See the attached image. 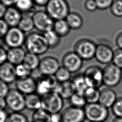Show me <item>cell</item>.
<instances>
[{
  "label": "cell",
  "mask_w": 122,
  "mask_h": 122,
  "mask_svg": "<svg viewBox=\"0 0 122 122\" xmlns=\"http://www.w3.org/2000/svg\"><path fill=\"white\" fill-rule=\"evenodd\" d=\"M5 98L7 108L11 112H21L25 109V95L15 88L10 89Z\"/></svg>",
  "instance_id": "8992f818"
},
{
  "label": "cell",
  "mask_w": 122,
  "mask_h": 122,
  "mask_svg": "<svg viewBox=\"0 0 122 122\" xmlns=\"http://www.w3.org/2000/svg\"><path fill=\"white\" fill-rule=\"evenodd\" d=\"M23 14L14 6L7 8L3 19L10 27H18Z\"/></svg>",
  "instance_id": "ac0fdd59"
},
{
  "label": "cell",
  "mask_w": 122,
  "mask_h": 122,
  "mask_svg": "<svg viewBox=\"0 0 122 122\" xmlns=\"http://www.w3.org/2000/svg\"><path fill=\"white\" fill-rule=\"evenodd\" d=\"M60 67L57 58L52 56H46L41 59L39 68L43 75H54Z\"/></svg>",
  "instance_id": "5bb4252c"
},
{
  "label": "cell",
  "mask_w": 122,
  "mask_h": 122,
  "mask_svg": "<svg viewBox=\"0 0 122 122\" xmlns=\"http://www.w3.org/2000/svg\"><path fill=\"white\" fill-rule=\"evenodd\" d=\"M7 61V50L0 45V65Z\"/></svg>",
  "instance_id": "ee69618b"
},
{
  "label": "cell",
  "mask_w": 122,
  "mask_h": 122,
  "mask_svg": "<svg viewBox=\"0 0 122 122\" xmlns=\"http://www.w3.org/2000/svg\"><path fill=\"white\" fill-rule=\"evenodd\" d=\"M61 113L62 122H83L86 119L83 108L71 105L62 110Z\"/></svg>",
  "instance_id": "7c38bea8"
},
{
  "label": "cell",
  "mask_w": 122,
  "mask_h": 122,
  "mask_svg": "<svg viewBox=\"0 0 122 122\" xmlns=\"http://www.w3.org/2000/svg\"><path fill=\"white\" fill-rule=\"evenodd\" d=\"M5 122H29L28 117L21 112L9 113Z\"/></svg>",
  "instance_id": "836d02e7"
},
{
  "label": "cell",
  "mask_w": 122,
  "mask_h": 122,
  "mask_svg": "<svg viewBox=\"0 0 122 122\" xmlns=\"http://www.w3.org/2000/svg\"><path fill=\"white\" fill-rule=\"evenodd\" d=\"M111 108L115 117H122V97L118 98Z\"/></svg>",
  "instance_id": "8d00e7d4"
},
{
  "label": "cell",
  "mask_w": 122,
  "mask_h": 122,
  "mask_svg": "<svg viewBox=\"0 0 122 122\" xmlns=\"http://www.w3.org/2000/svg\"><path fill=\"white\" fill-rule=\"evenodd\" d=\"M112 63L122 69V49L118 48L114 51Z\"/></svg>",
  "instance_id": "74e56055"
},
{
  "label": "cell",
  "mask_w": 122,
  "mask_h": 122,
  "mask_svg": "<svg viewBox=\"0 0 122 122\" xmlns=\"http://www.w3.org/2000/svg\"><path fill=\"white\" fill-rule=\"evenodd\" d=\"M51 122H62L61 113H55L51 114Z\"/></svg>",
  "instance_id": "f6af8a7d"
},
{
  "label": "cell",
  "mask_w": 122,
  "mask_h": 122,
  "mask_svg": "<svg viewBox=\"0 0 122 122\" xmlns=\"http://www.w3.org/2000/svg\"><path fill=\"white\" fill-rule=\"evenodd\" d=\"M63 99L69 98L75 92V90L71 80L59 82L54 90Z\"/></svg>",
  "instance_id": "44dd1931"
},
{
  "label": "cell",
  "mask_w": 122,
  "mask_h": 122,
  "mask_svg": "<svg viewBox=\"0 0 122 122\" xmlns=\"http://www.w3.org/2000/svg\"><path fill=\"white\" fill-rule=\"evenodd\" d=\"M86 119L92 122H103L109 115L108 109L99 102L87 103L83 108Z\"/></svg>",
  "instance_id": "3957f363"
},
{
  "label": "cell",
  "mask_w": 122,
  "mask_h": 122,
  "mask_svg": "<svg viewBox=\"0 0 122 122\" xmlns=\"http://www.w3.org/2000/svg\"><path fill=\"white\" fill-rule=\"evenodd\" d=\"M14 6L22 14H29L35 11V6L33 0H17Z\"/></svg>",
  "instance_id": "cb8c5ba5"
},
{
  "label": "cell",
  "mask_w": 122,
  "mask_h": 122,
  "mask_svg": "<svg viewBox=\"0 0 122 122\" xmlns=\"http://www.w3.org/2000/svg\"></svg>",
  "instance_id": "11a10c76"
},
{
  "label": "cell",
  "mask_w": 122,
  "mask_h": 122,
  "mask_svg": "<svg viewBox=\"0 0 122 122\" xmlns=\"http://www.w3.org/2000/svg\"><path fill=\"white\" fill-rule=\"evenodd\" d=\"M15 69L17 78H25L30 76L31 71L23 63L15 66Z\"/></svg>",
  "instance_id": "d590c367"
},
{
  "label": "cell",
  "mask_w": 122,
  "mask_h": 122,
  "mask_svg": "<svg viewBox=\"0 0 122 122\" xmlns=\"http://www.w3.org/2000/svg\"><path fill=\"white\" fill-rule=\"evenodd\" d=\"M115 42L118 48L122 49V32H121L117 35L116 38Z\"/></svg>",
  "instance_id": "7dc6e473"
},
{
  "label": "cell",
  "mask_w": 122,
  "mask_h": 122,
  "mask_svg": "<svg viewBox=\"0 0 122 122\" xmlns=\"http://www.w3.org/2000/svg\"><path fill=\"white\" fill-rule=\"evenodd\" d=\"M9 84L0 79V97H5L10 90Z\"/></svg>",
  "instance_id": "60d3db41"
},
{
  "label": "cell",
  "mask_w": 122,
  "mask_h": 122,
  "mask_svg": "<svg viewBox=\"0 0 122 122\" xmlns=\"http://www.w3.org/2000/svg\"><path fill=\"white\" fill-rule=\"evenodd\" d=\"M71 81L73 84L75 92L83 94L85 91L88 87L82 74H78L75 75Z\"/></svg>",
  "instance_id": "83f0119b"
},
{
  "label": "cell",
  "mask_w": 122,
  "mask_h": 122,
  "mask_svg": "<svg viewBox=\"0 0 122 122\" xmlns=\"http://www.w3.org/2000/svg\"><path fill=\"white\" fill-rule=\"evenodd\" d=\"M88 87L100 88L103 84L102 69L96 65L87 67L83 73Z\"/></svg>",
  "instance_id": "30bf717a"
},
{
  "label": "cell",
  "mask_w": 122,
  "mask_h": 122,
  "mask_svg": "<svg viewBox=\"0 0 122 122\" xmlns=\"http://www.w3.org/2000/svg\"><path fill=\"white\" fill-rule=\"evenodd\" d=\"M69 100L71 105L75 107L84 108L87 104L83 95L77 92H75Z\"/></svg>",
  "instance_id": "1f68e13d"
},
{
  "label": "cell",
  "mask_w": 122,
  "mask_h": 122,
  "mask_svg": "<svg viewBox=\"0 0 122 122\" xmlns=\"http://www.w3.org/2000/svg\"></svg>",
  "instance_id": "9f6ffc18"
},
{
  "label": "cell",
  "mask_w": 122,
  "mask_h": 122,
  "mask_svg": "<svg viewBox=\"0 0 122 122\" xmlns=\"http://www.w3.org/2000/svg\"><path fill=\"white\" fill-rule=\"evenodd\" d=\"M110 10L112 15L116 17H122V0H114Z\"/></svg>",
  "instance_id": "e575fe53"
},
{
  "label": "cell",
  "mask_w": 122,
  "mask_h": 122,
  "mask_svg": "<svg viewBox=\"0 0 122 122\" xmlns=\"http://www.w3.org/2000/svg\"><path fill=\"white\" fill-rule=\"evenodd\" d=\"M50 0H33L35 5L39 7H45Z\"/></svg>",
  "instance_id": "c3c4849f"
},
{
  "label": "cell",
  "mask_w": 122,
  "mask_h": 122,
  "mask_svg": "<svg viewBox=\"0 0 122 122\" xmlns=\"http://www.w3.org/2000/svg\"><path fill=\"white\" fill-rule=\"evenodd\" d=\"M1 41H3V38H2L0 37V45H1Z\"/></svg>",
  "instance_id": "db71d44e"
},
{
  "label": "cell",
  "mask_w": 122,
  "mask_h": 122,
  "mask_svg": "<svg viewBox=\"0 0 122 122\" xmlns=\"http://www.w3.org/2000/svg\"><path fill=\"white\" fill-rule=\"evenodd\" d=\"M26 51L23 48H8L7 50V61L16 66L22 63Z\"/></svg>",
  "instance_id": "ffe728a7"
},
{
  "label": "cell",
  "mask_w": 122,
  "mask_h": 122,
  "mask_svg": "<svg viewBox=\"0 0 122 122\" xmlns=\"http://www.w3.org/2000/svg\"><path fill=\"white\" fill-rule=\"evenodd\" d=\"M10 27L3 18L0 19V37L3 38L5 36Z\"/></svg>",
  "instance_id": "b9f144b4"
},
{
  "label": "cell",
  "mask_w": 122,
  "mask_h": 122,
  "mask_svg": "<svg viewBox=\"0 0 122 122\" xmlns=\"http://www.w3.org/2000/svg\"><path fill=\"white\" fill-rule=\"evenodd\" d=\"M18 27L25 33L31 32L35 28L32 15L23 14Z\"/></svg>",
  "instance_id": "d4e9b609"
},
{
  "label": "cell",
  "mask_w": 122,
  "mask_h": 122,
  "mask_svg": "<svg viewBox=\"0 0 122 122\" xmlns=\"http://www.w3.org/2000/svg\"><path fill=\"white\" fill-rule=\"evenodd\" d=\"M17 0H0V2L2 3L7 7L14 6Z\"/></svg>",
  "instance_id": "681fc988"
},
{
  "label": "cell",
  "mask_w": 122,
  "mask_h": 122,
  "mask_svg": "<svg viewBox=\"0 0 122 122\" xmlns=\"http://www.w3.org/2000/svg\"><path fill=\"white\" fill-rule=\"evenodd\" d=\"M97 44L92 41L88 39L78 40L74 44V51L82 60H91L95 56Z\"/></svg>",
  "instance_id": "5b68a950"
},
{
  "label": "cell",
  "mask_w": 122,
  "mask_h": 122,
  "mask_svg": "<svg viewBox=\"0 0 122 122\" xmlns=\"http://www.w3.org/2000/svg\"><path fill=\"white\" fill-rule=\"evenodd\" d=\"M34 28L38 31L44 33L53 29L54 20L45 10H38L32 14Z\"/></svg>",
  "instance_id": "9c48e42d"
},
{
  "label": "cell",
  "mask_w": 122,
  "mask_h": 122,
  "mask_svg": "<svg viewBox=\"0 0 122 122\" xmlns=\"http://www.w3.org/2000/svg\"><path fill=\"white\" fill-rule=\"evenodd\" d=\"M25 109L35 111L42 108L41 96L36 92L25 95Z\"/></svg>",
  "instance_id": "7402d4cb"
},
{
  "label": "cell",
  "mask_w": 122,
  "mask_h": 122,
  "mask_svg": "<svg viewBox=\"0 0 122 122\" xmlns=\"http://www.w3.org/2000/svg\"><path fill=\"white\" fill-rule=\"evenodd\" d=\"M40 61L39 55L26 51L23 63L29 70L32 71L39 67Z\"/></svg>",
  "instance_id": "4316f807"
},
{
  "label": "cell",
  "mask_w": 122,
  "mask_h": 122,
  "mask_svg": "<svg viewBox=\"0 0 122 122\" xmlns=\"http://www.w3.org/2000/svg\"><path fill=\"white\" fill-rule=\"evenodd\" d=\"M7 108L5 97H0V109H5Z\"/></svg>",
  "instance_id": "816d5d0a"
},
{
  "label": "cell",
  "mask_w": 122,
  "mask_h": 122,
  "mask_svg": "<svg viewBox=\"0 0 122 122\" xmlns=\"http://www.w3.org/2000/svg\"><path fill=\"white\" fill-rule=\"evenodd\" d=\"M27 52L39 56L45 53L49 49L43 34L39 31H31L26 35L24 44Z\"/></svg>",
  "instance_id": "6da1fadb"
},
{
  "label": "cell",
  "mask_w": 122,
  "mask_h": 122,
  "mask_svg": "<svg viewBox=\"0 0 122 122\" xmlns=\"http://www.w3.org/2000/svg\"><path fill=\"white\" fill-rule=\"evenodd\" d=\"M59 82L54 75H43L37 81L36 92L40 96L54 91Z\"/></svg>",
  "instance_id": "4fadbf2b"
},
{
  "label": "cell",
  "mask_w": 122,
  "mask_h": 122,
  "mask_svg": "<svg viewBox=\"0 0 122 122\" xmlns=\"http://www.w3.org/2000/svg\"><path fill=\"white\" fill-rule=\"evenodd\" d=\"M43 34L46 39L49 49H54L59 45L61 41V37L53 29L44 33Z\"/></svg>",
  "instance_id": "f546056e"
},
{
  "label": "cell",
  "mask_w": 122,
  "mask_h": 122,
  "mask_svg": "<svg viewBox=\"0 0 122 122\" xmlns=\"http://www.w3.org/2000/svg\"><path fill=\"white\" fill-rule=\"evenodd\" d=\"M61 64L71 73H75L82 67L83 60L74 51H70L62 57Z\"/></svg>",
  "instance_id": "8fae6325"
},
{
  "label": "cell",
  "mask_w": 122,
  "mask_h": 122,
  "mask_svg": "<svg viewBox=\"0 0 122 122\" xmlns=\"http://www.w3.org/2000/svg\"><path fill=\"white\" fill-rule=\"evenodd\" d=\"M25 38V33L18 27H10L3 38V42L8 48L22 47Z\"/></svg>",
  "instance_id": "ba28073f"
},
{
  "label": "cell",
  "mask_w": 122,
  "mask_h": 122,
  "mask_svg": "<svg viewBox=\"0 0 122 122\" xmlns=\"http://www.w3.org/2000/svg\"><path fill=\"white\" fill-rule=\"evenodd\" d=\"M100 94V90L99 88L88 87L83 95L87 103H93L98 102Z\"/></svg>",
  "instance_id": "f1b7e54d"
},
{
  "label": "cell",
  "mask_w": 122,
  "mask_h": 122,
  "mask_svg": "<svg viewBox=\"0 0 122 122\" xmlns=\"http://www.w3.org/2000/svg\"><path fill=\"white\" fill-rule=\"evenodd\" d=\"M67 0H50L45 6V11L55 21L65 19L70 12Z\"/></svg>",
  "instance_id": "7a4b0ae2"
},
{
  "label": "cell",
  "mask_w": 122,
  "mask_h": 122,
  "mask_svg": "<svg viewBox=\"0 0 122 122\" xmlns=\"http://www.w3.org/2000/svg\"><path fill=\"white\" fill-rule=\"evenodd\" d=\"M71 73L64 67L61 66L54 74L59 82H62L70 80Z\"/></svg>",
  "instance_id": "d6a6232c"
},
{
  "label": "cell",
  "mask_w": 122,
  "mask_h": 122,
  "mask_svg": "<svg viewBox=\"0 0 122 122\" xmlns=\"http://www.w3.org/2000/svg\"><path fill=\"white\" fill-rule=\"evenodd\" d=\"M112 122H122V117H115Z\"/></svg>",
  "instance_id": "f5cc1de1"
},
{
  "label": "cell",
  "mask_w": 122,
  "mask_h": 122,
  "mask_svg": "<svg viewBox=\"0 0 122 122\" xmlns=\"http://www.w3.org/2000/svg\"><path fill=\"white\" fill-rule=\"evenodd\" d=\"M103 84L107 87L112 88L120 82L122 77V69L112 63L107 64L102 69Z\"/></svg>",
  "instance_id": "52a82bcc"
},
{
  "label": "cell",
  "mask_w": 122,
  "mask_h": 122,
  "mask_svg": "<svg viewBox=\"0 0 122 122\" xmlns=\"http://www.w3.org/2000/svg\"><path fill=\"white\" fill-rule=\"evenodd\" d=\"M53 30L61 38L67 36L71 29L66 20L61 19L54 21Z\"/></svg>",
  "instance_id": "484cf974"
},
{
  "label": "cell",
  "mask_w": 122,
  "mask_h": 122,
  "mask_svg": "<svg viewBox=\"0 0 122 122\" xmlns=\"http://www.w3.org/2000/svg\"><path fill=\"white\" fill-rule=\"evenodd\" d=\"M98 10H105L110 9L114 0H95Z\"/></svg>",
  "instance_id": "f35d334b"
},
{
  "label": "cell",
  "mask_w": 122,
  "mask_h": 122,
  "mask_svg": "<svg viewBox=\"0 0 122 122\" xmlns=\"http://www.w3.org/2000/svg\"><path fill=\"white\" fill-rule=\"evenodd\" d=\"M51 115L42 108L33 111L31 115V122H51Z\"/></svg>",
  "instance_id": "4dcf8cb0"
},
{
  "label": "cell",
  "mask_w": 122,
  "mask_h": 122,
  "mask_svg": "<svg viewBox=\"0 0 122 122\" xmlns=\"http://www.w3.org/2000/svg\"><path fill=\"white\" fill-rule=\"evenodd\" d=\"M15 66L6 61L0 65V79L8 84L17 79Z\"/></svg>",
  "instance_id": "e0dca14e"
},
{
  "label": "cell",
  "mask_w": 122,
  "mask_h": 122,
  "mask_svg": "<svg viewBox=\"0 0 122 122\" xmlns=\"http://www.w3.org/2000/svg\"><path fill=\"white\" fill-rule=\"evenodd\" d=\"M117 98L116 92L111 88L106 87L100 90L98 102L109 109L112 107Z\"/></svg>",
  "instance_id": "d6986e66"
},
{
  "label": "cell",
  "mask_w": 122,
  "mask_h": 122,
  "mask_svg": "<svg viewBox=\"0 0 122 122\" xmlns=\"http://www.w3.org/2000/svg\"><path fill=\"white\" fill-rule=\"evenodd\" d=\"M14 83L15 88L24 95L36 92L37 81L30 76L17 78Z\"/></svg>",
  "instance_id": "2e32d148"
},
{
  "label": "cell",
  "mask_w": 122,
  "mask_h": 122,
  "mask_svg": "<svg viewBox=\"0 0 122 122\" xmlns=\"http://www.w3.org/2000/svg\"><path fill=\"white\" fill-rule=\"evenodd\" d=\"M114 51L106 43L97 44L94 58L100 63L108 64L112 62Z\"/></svg>",
  "instance_id": "9a60e30c"
},
{
  "label": "cell",
  "mask_w": 122,
  "mask_h": 122,
  "mask_svg": "<svg viewBox=\"0 0 122 122\" xmlns=\"http://www.w3.org/2000/svg\"><path fill=\"white\" fill-rule=\"evenodd\" d=\"M43 75L42 74L39 67L31 71L30 74V76L34 80H35L36 81L40 80L43 76Z\"/></svg>",
  "instance_id": "7bdbcfd3"
},
{
  "label": "cell",
  "mask_w": 122,
  "mask_h": 122,
  "mask_svg": "<svg viewBox=\"0 0 122 122\" xmlns=\"http://www.w3.org/2000/svg\"><path fill=\"white\" fill-rule=\"evenodd\" d=\"M85 9L88 11L93 12L98 9L95 0H85L84 3Z\"/></svg>",
  "instance_id": "ab89813d"
},
{
  "label": "cell",
  "mask_w": 122,
  "mask_h": 122,
  "mask_svg": "<svg viewBox=\"0 0 122 122\" xmlns=\"http://www.w3.org/2000/svg\"><path fill=\"white\" fill-rule=\"evenodd\" d=\"M71 30H78L81 28L83 20L81 16L76 12H70L65 18Z\"/></svg>",
  "instance_id": "603a6c76"
},
{
  "label": "cell",
  "mask_w": 122,
  "mask_h": 122,
  "mask_svg": "<svg viewBox=\"0 0 122 122\" xmlns=\"http://www.w3.org/2000/svg\"><path fill=\"white\" fill-rule=\"evenodd\" d=\"M42 108L50 114L61 112L63 107V99L55 92L51 91L41 96Z\"/></svg>",
  "instance_id": "277c9868"
},
{
  "label": "cell",
  "mask_w": 122,
  "mask_h": 122,
  "mask_svg": "<svg viewBox=\"0 0 122 122\" xmlns=\"http://www.w3.org/2000/svg\"><path fill=\"white\" fill-rule=\"evenodd\" d=\"M9 113L5 109H0V122H5Z\"/></svg>",
  "instance_id": "bcb514c9"
},
{
  "label": "cell",
  "mask_w": 122,
  "mask_h": 122,
  "mask_svg": "<svg viewBox=\"0 0 122 122\" xmlns=\"http://www.w3.org/2000/svg\"><path fill=\"white\" fill-rule=\"evenodd\" d=\"M7 8L6 6L0 2V19L3 18Z\"/></svg>",
  "instance_id": "f907efd6"
}]
</instances>
